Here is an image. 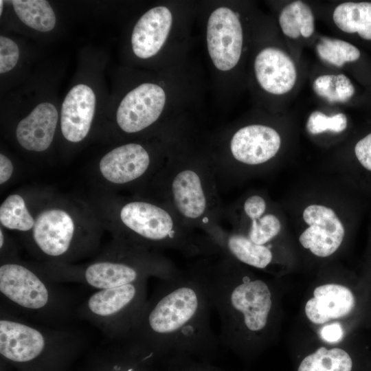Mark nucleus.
Wrapping results in <instances>:
<instances>
[{
    "label": "nucleus",
    "mask_w": 371,
    "mask_h": 371,
    "mask_svg": "<svg viewBox=\"0 0 371 371\" xmlns=\"http://www.w3.org/2000/svg\"><path fill=\"white\" fill-rule=\"evenodd\" d=\"M159 280L127 337L157 363L177 357L209 361L220 343L210 326L212 306L196 271L190 264Z\"/></svg>",
    "instance_id": "1"
},
{
    "label": "nucleus",
    "mask_w": 371,
    "mask_h": 371,
    "mask_svg": "<svg viewBox=\"0 0 371 371\" xmlns=\"http://www.w3.org/2000/svg\"><path fill=\"white\" fill-rule=\"evenodd\" d=\"M191 265L220 317V344L245 357L260 350L271 327L274 298L270 284L223 256Z\"/></svg>",
    "instance_id": "2"
},
{
    "label": "nucleus",
    "mask_w": 371,
    "mask_h": 371,
    "mask_svg": "<svg viewBox=\"0 0 371 371\" xmlns=\"http://www.w3.org/2000/svg\"><path fill=\"white\" fill-rule=\"evenodd\" d=\"M91 205L113 239L157 251L172 249L188 258L214 254L208 238L186 225L160 200L142 194H109Z\"/></svg>",
    "instance_id": "3"
},
{
    "label": "nucleus",
    "mask_w": 371,
    "mask_h": 371,
    "mask_svg": "<svg viewBox=\"0 0 371 371\" xmlns=\"http://www.w3.org/2000/svg\"><path fill=\"white\" fill-rule=\"evenodd\" d=\"M103 229L91 204L37 191L35 224L22 238L39 262L73 264L97 254Z\"/></svg>",
    "instance_id": "4"
},
{
    "label": "nucleus",
    "mask_w": 371,
    "mask_h": 371,
    "mask_svg": "<svg viewBox=\"0 0 371 371\" xmlns=\"http://www.w3.org/2000/svg\"><path fill=\"white\" fill-rule=\"evenodd\" d=\"M137 194L167 203L186 225L208 238L224 228V210L210 161L168 157L164 166Z\"/></svg>",
    "instance_id": "5"
},
{
    "label": "nucleus",
    "mask_w": 371,
    "mask_h": 371,
    "mask_svg": "<svg viewBox=\"0 0 371 371\" xmlns=\"http://www.w3.org/2000/svg\"><path fill=\"white\" fill-rule=\"evenodd\" d=\"M89 340L72 325L37 324L1 308V361L15 371H71Z\"/></svg>",
    "instance_id": "6"
},
{
    "label": "nucleus",
    "mask_w": 371,
    "mask_h": 371,
    "mask_svg": "<svg viewBox=\"0 0 371 371\" xmlns=\"http://www.w3.org/2000/svg\"><path fill=\"white\" fill-rule=\"evenodd\" d=\"M33 264L55 282L78 283L95 290L148 281L153 277L164 280L179 271L172 260L157 251L113 238L102 253L88 262Z\"/></svg>",
    "instance_id": "7"
},
{
    "label": "nucleus",
    "mask_w": 371,
    "mask_h": 371,
    "mask_svg": "<svg viewBox=\"0 0 371 371\" xmlns=\"http://www.w3.org/2000/svg\"><path fill=\"white\" fill-rule=\"evenodd\" d=\"M64 284L49 279L33 263L1 261V308L37 324L71 326L80 296Z\"/></svg>",
    "instance_id": "8"
},
{
    "label": "nucleus",
    "mask_w": 371,
    "mask_h": 371,
    "mask_svg": "<svg viewBox=\"0 0 371 371\" xmlns=\"http://www.w3.org/2000/svg\"><path fill=\"white\" fill-rule=\"evenodd\" d=\"M147 282L96 290L76 308V317L99 328L109 340L127 337L147 300Z\"/></svg>",
    "instance_id": "9"
},
{
    "label": "nucleus",
    "mask_w": 371,
    "mask_h": 371,
    "mask_svg": "<svg viewBox=\"0 0 371 371\" xmlns=\"http://www.w3.org/2000/svg\"><path fill=\"white\" fill-rule=\"evenodd\" d=\"M166 161L156 159L142 144L118 146L103 155L96 168L100 179L115 188L142 191Z\"/></svg>",
    "instance_id": "10"
},
{
    "label": "nucleus",
    "mask_w": 371,
    "mask_h": 371,
    "mask_svg": "<svg viewBox=\"0 0 371 371\" xmlns=\"http://www.w3.org/2000/svg\"><path fill=\"white\" fill-rule=\"evenodd\" d=\"M108 340L87 352L76 371H159L155 358L131 339Z\"/></svg>",
    "instance_id": "11"
},
{
    "label": "nucleus",
    "mask_w": 371,
    "mask_h": 371,
    "mask_svg": "<svg viewBox=\"0 0 371 371\" xmlns=\"http://www.w3.org/2000/svg\"><path fill=\"white\" fill-rule=\"evenodd\" d=\"M243 34L238 14L220 7L210 14L207 25V45L214 66L228 71L238 63L243 48Z\"/></svg>",
    "instance_id": "12"
},
{
    "label": "nucleus",
    "mask_w": 371,
    "mask_h": 371,
    "mask_svg": "<svg viewBox=\"0 0 371 371\" xmlns=\"http://www.w3.org/2000/svg\"><path fill=\"white\" fill-rule=\"evenodd\" d=\"M166 99L165 91L160 86L153 83L139 85L120 102L116 113L117 126L128 134L146 129L160 117Z\"/></svg>",
    "instance_id": "13"
},
{
    "label": "nucleus",
    "mask_w": 371,
    "mask_h": 371,
    "mask_svg": "<svg viewBox=\"0 0 371 371\" xmlns=\"http://www.w3.org/2000/svg\"><path fill=\"white\" fill-rule=\"evenodd\" d=\"M308 227L300 234L301 245L315 256L325 258L333 254L345 237V227L335 212L325 205L312 204L303 211Z\"/></svg>",
    "instance_id": "14"
},
{
    "label": "nucleus",
    "mask_w": 371,
    "mask_h": 371,
    "mask_svg": "<svg viewBox=\"0 0 371 371\" xmlns=\"http://www.w3.org/2000/svg\"><path fill=\"white\" fill-rule=\"evenodd\" d=\"M280 146V135L273 128L263 124L247 125L231 137L229 157L232 164L257 166L273 158Z\"/></svg>",
    "instance_id": "15"
},
{
    "label": "nucleus",
    "mask_w": 371,
    "mask_h": 371,
    "mask_svg": "<svg viewBox=\"0 0 371 371\" xmlns=\"http://www.w3.org/2000/svg\"><path fill=\"white\" fill-rule=\"evenodd\" d=\"M359 297L353 289L340 284L328 283L317 286L313 297L304 307L308 319L315 324L352 315L359 308Z\"/></svg>",
    "instance_id": "16"
},
{
    "label": "nucleus",
    "mask_w": 371,
    "mask_h": 371,
    "mask_svg": "<svg viewBox=\"0 0 371 371\" xmlns=\"http://www.w3.org/2000/svg\"><path fill=\"white\" fill-rule=\"evenodd\" d=\"M95 109V96L87 85L74 87L63 102L60 130L69 142L82 141L89 134Z\"/></svg>",
    "instance_id": "17"
},
{
    "label": "nucleus",
    "mask_w": 371,
    "mask_h": 371,
    "mask_svg": "<svg viewBox=\"0 0 371 371\" xmlns=\"http://www.w3.org/2000/svg\"><path fill=\"white\" fill-rule=\"evenodd\" d=\"M255 76L267 92L283 95L289 92L297 80V69L291 58L276 47L261 50L254 60Z\"/></svg>",
    "instance_id": "18"
},
{
    "label": "nucleus",
    "mask_w": 371,
    "mask_h": 371,
    "mask_svg": "<svg viewBox=\"0 0 371 371\" xmlns=\"http://www.w3.org/2000/svg\"><path fill=\"white\" fill-rule=\"evenodd\" d=\"M58 120L54 105L43 102L22 119L16 128L17 142L24 149L43 152L52 144Z\"/></svg>",
    "instance_id": "19"
},
{
    "label": "nucleus",
    "mask_w": 371,
    "mask_h": 371,
    "mask_svg": "<svg viewBox=\"0 0 371 371\" xmlns=\"http://www.w3.org/2000/svg\"><path fill=\"white\" fill-rule=\"evenodd\" d=\"M172 23L170 10L165 6L151 8L136 23L131 36L134 54L141 58L155 56L164 44Z\"/></svg>",
    "instance_id": "20"
},
{
    "label": "nucleus",
    "mask_w": 371,
    "mask_h": 371,
    "mask_svg": "<svg viewBox=\"0 0 371 371\" xmlns=\"http://www.w3.org/2000/svg\"><path fill=\"white\" fill-rule=\"evenodd\" d=\"M214 254L229 257L239 263L265 269L272 262L273 254L268 245L253 243L245 236L223 229L216 236L208 238Z\"/></svg>",
    "instance_id": "21"
},
{
    "label": "nucleus",
    "mask_w": 371,
    "mask_h": 371,
    "mask_svg": "<svg viewBox=\"0 0 371 371\" xmlns=\"http://www.w3.org/2000/svg\"><path fill=\"white\" fill-rule=\"evenodd\" d=\"M37 191L10 194L0 205V223L4 229L28 234L35 224Z\"/></svg>",
    "instance_id": "22"
},
{
    "label": "nucleus",
    "mask_w": 371,
    "mask_h": 371,
    "mask_svg": "<svg viewBox=\"0 0 371 371\" xmlns=\"http://www.w3.org/2000/svg\"><path fill=\"white\" fill-rule=\"evenodd\" d=\"M333 19L346 33H358L362 38L371 40V2H344L334 10Z\"/></svg>",
    "instance_id": "23"
},
{
    "label": "nucleus",
    "mask_w": 371,
    "mask_h": 371,
    "mask_svg": "<svg viewBox=\"0 0 371 371\" xmlns=\"http://www.w3.org/2000/svg\"><path fill=\"white\" fill-rule=\"evenodd\" d=\"M354 367L353 358L346 350L322 346L306 355L297 371H353Z\"/></svg>",
    "instance_id": "24"
},
{
    "label": "nucleus",
    "mask_w": 371,
    "mask_h": 371,
    "mask_svg": "<svg viewBox=\"0 0 371 371\" xmlns=\"http://www.w3.org/2000/svg\"><path fill=\"white\" fill-rule=\"evenodd\" d=\"M279 24L283 34L291 38L310 37L315 30L314 16L311 8L302 1L286 5L281 11Z\"/></svg>",
    "instance_id": "25"
},
{
    "label": "nucleus",
    "mask_w": 371,
    "mask_h": 371,
    "mask_svg": "<svg viewBox=\"0 0 371 371\" xmlns=\"http://www.w3.org/2000/svg\"><path fill=\"white\" fill-rule=\"evenodd\" d=\"M19 19L32 29L49 32L56 25L54 12L45 0H14L11 1Z\"/></svg>",
    "instance_id": "26"
},
{
    "label": "nucleus",
    "mask_w": 371,
    "mask_h": 371,
    "mask_svg": "<svg viewBox=\"0 0 371 371\" xmlns=\"http://www.w3.org/2000/svg\"><path fill=\"white\" fill-rule=\"evenodd\" d=\"M245 223L243 224L247 225H244V227L233 231L245 236L253 243L260 245H267L281 230L279 218L272 213L265 212L262 216Z\"/></svg>",
    "instance_id": "27"
},
{
    "label": "nucleus",
    "mask_w": 371,
    "mask_h": 371,
    "mask_svg": "<svg viewBox=\"0 0 371 371\" xmlns=\"http://www.w3.org/2000/svg\"><path fill=\"white\" fill-rule=\"evenodd\" d=\"M316 48L322 59L338 67L358 60L361 55L357 47L337 38L323 37Z\"/></svg>",
    "instance_id": "28"
},
{
    "label": "nucleus",
    "mask_w": 371,
    "mask_h": 371,
    "mask_svg": "<svg viewBox=\"0 0 371 371\" xmlns=\"http://www.w3.org/2000/svg\"><path fill=\"white\" fill-rule=\"evenodd\" d=\"M347 124V117L342 113L328 116L321 111H315L309 115L306 128L308 131L313 135L326 131L339 133L346 129Z\"/></svg>",
    "instance_id": "29"
},
{
    "label": "nucleus",
    "mask_w": 371,
    "mask_h": 371,
    "mask_svg": "<svg viewBox=\"0 0 371 371\" xmlns=\"http://www.w3.org/2000/svg\"><path fill=\"white\" fill-rule=\"evenodd\" d=\"M355 159L359 166L361 176L365 177L363 182L371 188V132L366 134L355 144L354 147Z\"/></svg>",
    "instance_id": "30"
},
{
    "label": "nucleus",
    "mask_w": 371,
    "mask_h": 371,
    "mask_svg": "<svg viewBox=\"0 0 371 371\" xmlns=\"http://www.w3.org/2000/svg\"><path fill=\"white\" fill-rule=\"evenodd\" d=\"M172 371H226L212 365L209 361L190 357H172L161 361Z\"/></svg>",
    "instance_id": "31"
},
{
    "label": "nucleus",
    "mask_w": 371,
    "mask_h": 371,
    "mask_svg": "<svg viewBox=\"0 0 371 371\" xmlns=\"http://www.w3.org/2000/svg\"><path fill=\"white\" fill-rule=\"evenodd\" d=\"M19 58L17 45L12 39L0 36V73L4 74L16 65Z\"/></svg>",
    "instance_id": "32"
},
{
    "label": "nucleus",
    "mask_w": 371,
    "mask_h": 371,
    "mask_svg": "<svg viewBox=\"0 0 371 371\" xmlns=\"http://www.w3.org/2000/svg\"><path fill=\"white\" fill-rule=\"evenodd\" d=\"M335 75L325 74L318 76L313 82L314 91L330 102H337L335 91Z\"/></svg>",
    "instance_id": "33"
},
{
    "label": "nucleus",
    "mask_w": 371,
    "mask_h": 371,
    "mask_svg": "<svg viewBox=\"0 0 371 371\" xmlns=\"http://www.w3.org/2000/svg\"><path fill=\"white\" fill-rule=\"evenodd\" d=\"M335 91L337 102H345L355 93V87L350 80L344 74L335 75Z\"/></svg>",
    "instance_id": "34"
},
{
    "label": "nucleus",
    "mask_w": 371,
    "mask_h": 371,
    "mask_svg": "<svg viewBox=\"0 0 371 371\" xmlns=\"http://www.w3.org/2000/svg\"><path fill=\"white\" fill-rule=\"evenodd\" d=\"M0 252L1 261L20 259L16 246L1 227H0Z\"/></svg>",
    "instance_id": "35"
},
{
    "label": "nucleus",
    "mask_w": 371,
    "mask_h": 371,
    "mask_svg": "<svg viewBox=\"0 0 371 371\" xmlns=\"http://www.w3.org/2000/svg\"><path fill=\"white\" fill-rule=\"evenodd\" d=\"M343 335V328L338 323L326 325L321 330V337L322 339L330 343L339 341L341 339Z\"/></svg>",
    "instance_id": "36"
},
{
    "label": "nucleus",
    "mask_w": 371,
    "mask_h": 371,
    "mask_svg": "<svg viewBox=\"0 0 371 371\" xmlns=\"http://www.w3.org/2000/svg\"><path fill=\"white\" fill-rule=\"evenodd\" d=\"M14 164L11 159L5 154H0V185L8 183L13 176Z\"/></svg>",
    "instance_id": "37"
},
{
    "label": "nucleus",
    "mask_w": 371,
    "mask_h": 371,
    "mask_svg": "<svg viewBox=\"0 0 371 371\" xmlns=\"http://www.w3.org/2000/svg\"><path fill=\"white\" fill-rule=\"evenodd\" d=\"M159 371H172L168 366L164 363H160L158 366Z\"/></svg>",
    "instance_id": "38"
},
{
    "label": "nucleus",
    "mask_w": 371,
    "mask_h": 371,
    "mask_svg": "<svg viewBox=\"0 0 371 371\" xmlns=\"http://www.w3.org/2000/svg\"><path fill=\"white\" fill-rule=\"evenodd\" d=\"M368 276L369 277L370 284H371V255H370V263H369V269H368Z\"/></svg>",
    "instance_id": "39"
},
{
    "label": "nucleus",
    "mask_w": 371,
    "mask_h": 371,
    "mask_svg": "<svg viewBox=\"0 0 371 371\" xmlns=\"http://www.w3.org/2000/svg\"><path fill=\"white\" fill-rule=\"evenodd\" d=\"M3 3V1L1 0L0 1V5H1V7H0V15H1V14H2Z\"/></svg>",
    "instance_id": "40"
}]
</instances>
